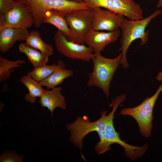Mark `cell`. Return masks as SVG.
<instances>
[{
	"label": "cell",
	"instance_id": "obj_15",
	"mask_svg": "<svg viewBox=\"0 0 162 162\" xmlns=\"http://www.w3.org/2000/svg\"><path fill=\"white\" fill-rule=\"evenodd\" d=\"M65 64L61 60L58 61L57 67L48 77L39 82L42 86L47 89H52L61 84L66 78L72 76L74 71L65 68Z\"/></svg>",
	"mask_w": 162,
	"mask_h": 162
},
{
	"label": "cell",
	"instance_id": "obj_1",
	"mask_svg": "<svg viewBox=\"0 0 162 162\" xmlns=\"http://www.w3.org/2000/svg\"><path fill=\"white\" fill-rule=\"evenodd\" d=\"M106 111L101 112V117L96 121H90L88 117L84 116L77 117L74 122L66 126L70 132L69 140L76 146L81 149L83 148V140L89 133L96 131L98 134L100 140L95 147L96 153L99 155L111 149L105 139V127L107 118Z\"/></svg>",
	"mask_w": 162,
	"mask_h": 162
},
{
	"label": "cell",
	"instance_id": "obj_19",
	"mask_svg": "<svg viewBox=\"0 0 162 162\" xmlns=\"http://www.w3.org/2000/svg\"><path fill=\"white\" fill-rule=\"evenodd\" d=\"M26 41V43L30 46L49 56L53 53L52 46L44 43L37 31L33 30L29 32Z\"/></svg>",
	"mask_w": 162,
	"mask_h": 162
},
{
	"label": "cell",
	"instance_id": "obj_22",
	"mask_svg": "<svg viewBox=\"0 0 162 162\" xmlns=\"http://www.w3.org/2000/svg\"><path fill=\"white\" fill-rule=\"evenodd\" d=\"M23 156L13 151H5L0 157L1 162H22Z\"/></svg>",
	"mask_w": 162,
	"mask_h": 162
},
{
	"label": "cell",
	"instance_id": "obj_2",
	"mask_svg": "<svg viewBox=\"0 0 162 162\" xmlns=\"http://www.w3.org/2000/svg\"><path fill=\"white\" fill-rule=\"evenodd\" d=\"M161 13V11L158 10L142 19L128 20L124 18L120 27L122 31L121 47L119 49L122 54L121 64L124 68H127L129 66L127 61L126 54L131 44L139 39L141 40V46L144 45L147 42L148 40L149 31H146V28L153 19Z\"/></svg>",
	"mask_w": 162,
	"mask_h": 162
},
{
	"label": "cell",
	"instance_id": "obj_17",
	"mask_svg": "<svg viewBox=\"0 0 162 162\" xmlns=\"http://www.w3.org/2000/svg\"><path fill=\"white\" fill-rule=\"evenodd\" d=\"M19 51L24 53L34 68L47 64L49 56L30 46L27 43H21L18 46Z\"/></svg>",
	"mask_w": 162,
	"mask_h": 162
},
{
	"label": "cell",
	"instance_id": "obj_21",
	"mask_svg": "<svg viewBox=\"0 0 162 162\" xmlns=\"http://www.w3.org/2000/svg\"><path fill=\"white\" fill-rule=\"evenodd\" d=\"M57 67V64L54 63L50 65L46 64L39 67L34 68L32 70L28 72L27 75L40 82L49 76L55 70Z\"/></svg>",
	"mask_w": 162,
	"mask_h": 162
},
{
	"label": "cell",
	"instance_id": "obj_13",
	"mask_svg": "<svg viewBox=\"0 0 162 162\" xmlns=\"http://www.w3.org/2000/svg\"><path fill=\"white\" fill-rule=\"evenodd\" d=\"M27 29L7 27L0 29V51L6 53L18 41L26 40L29 34Z\"/></svg>",
	"mask_w": 162,
	"mask_h": 162
},
{
	"label": "cell",
	"instance_id": "obj_9",
	"mask_svg": "<svg viewBox=\"0 0 162 162\" xmlns=\"http://www.w3.org/2000/svg\"><path fill=\"white\" fill-rule=\"evenodd\" d=\"M34 24L32 14L26 6L19 1L12 9L0 15V29L7 27L27 29Z\"/></svg>",
	"mask_w": 162,
	"mask_h": 162
},
{
	"label": "cell",
	"instance_id": "obj_5",
	"mask_svg": "<svg viewBox=\"0 0 162 162\" xmlns=\"http://www.w3.org/2000/svg\"><path fill=\"white\" fill-rule=\"evenodd\" d=\"M162 91V84L153 95L146 98L139 105L133 108H124L120 111V114L130 116L135 120L140 133L145 137L148 138L151 136L152 123L154 118L153 110L156 101Z\"/></svg>",
	"mask_w": 162,
	"mask_h": 162
},
{
	"label": "cell",
	"instance_id": "obj_16",
	"mask_svg": "<svg viewBox=\"0 0 162 162\" xmlns=\"http://www.w3.org/2000/svg\"><path fill=\"white\" fill-rule=\"evenodd\" d=\"M43 22L55 26L58 31L67 37L70 35V29L67 24L65 14L60 10L51 9L46 11L43 16Z\"/></svg>",
	"mask_w": 162,
	"mask_h": 162
},
{
	"label": "cell",
	"instance_id": "obj_8",
	"mask_svg": "<svg viewBox=\"0 0 162 162\" xmlns=\"http://www.w3.org/2000/svg\"><path fill=\"white\" fill-rule=\"evenodd\" d=\"M54 38L57 50L67 58L88 62L94 56L91 48L69 40L58 31L56 32Z\"/></svg>",
	"mask_w": 162,
	"mask_h": 162
},
{
	"label": "cell",
	"instance_id": "obj_6",
	"mask_svg": "<svg viewBox=\"0 0 162 162\" xmlns=\"http://www.w3.org/2000/svg\"><path fill=\"white\" fill-rule=\"evenodd\" d=\"M65 16L71 32L70 35L67 37L68 39L77 44H84L85 37L92 28L93 18L92 9H78Z\"/></svg>",
	"mask_w": 162,
	"mask_h": 162
},
{
	"label": "cell",
	"instance_id": "obj_14",
	"mask_svg": "<svg viewBox=\"0 0 162 162\" xmlns=\"http://www.w3.org/2000/svg\"><path fill=\"white\" fill-rule=\"evenodd\" d=\"M62 90L60 86L55 87L50 90H46L38 101L42 107L48 109L51 116L56 108L59 107L64 110L67 108L65 98L62 93Z\"/></svg>",
	"mask_w": 162,
	"mask_h": 162
},
{
	"label": "cell",
	"instance_id": "obj_12",
	"mask_svg": "<svg viewBox=\"0 0 162 162\" xmlns=\"http://www.w3.org/2000/svg\"><path fill=\"white\" fill-rule=\"evenodd\" d=\"M106 140L110 146L114 143H117L122 147L124 149L126 156L133 161L140 158L146 152L147 145L145 144L141 146H134L126 143L120 138L119 133L114 129L106 134Z\"/></svg>",
	"mask_w": 162,
	"mask_h": 162
},
{
	"label": "cell",
	"instance_id": "obj_23",
	"mask_svg": "<svg viewBox=\"0 0 162 162\" xmlns=\"http://www.w3.org/2000/svg\"><path fill=\"white\" fill-rule=\"evenodd\" d=\"M17 3V1L15 0H0V15L12 9Z\"/></svg>",
	"mask_w": 162,
	"mask_h": 162
},
{
	"label": "cell",
	"instance_id": "obj_25",
	"mask_svg": "<svg viewBox=\"0 0 162 162\" xmlns=\"http://www.w3.org/2000/svg\"><path fill=\"white\" fill-rule=\"evenodd\" d=\"M157 6L158 7L162 6V0H158Z\"/></svg>",
	"mask_w": 162,
	"mask_h": 162
},
{
	"label": "cell",
	"instance_id": "obj_7",
	"mask_svg": "<svg viewBox=\"0 0 162 162\" xmlns=\"http://www.w3.org/2000/svg\"><path fill=\"white\" fill-rule=\"evenodd\" d=\"M82 2L88 8H103L130 20L143 18L142 9L134 0H82Z\"/></svg>",
	"mask_w": 162,
	"mask_h": 162
},
{
	"label": "cell",
	"instance_id": "obj_18",
	"mask_svg": "<svg viewBox=\"0 0 162 162\" xmlns=\"http://www.w3.org/2000/svg\"><path fill=\"white\" fill-rule=\"evenodd\" d=\"M20 81L26 87L28 91V93L25 95L24 99L31 103H34L38 98H40L46 90L39 82L27 75L22 76Z\"/></svg>",
	"mask_w": 162,
	"mask_h": 162
},
{
	"label": "cell",
	"instance_id": "obj_24",
	"mask_svg": "<svg viewBox=\"0 0 162 162\" xmlns=\"http://www.w3.org/2000/svg\"><path fill=\"white\" fill-rule=\"evenodd\" d=\"M156 79L158 81H162V71L158 73L156 77Z\"/></svg>",
	"mask_w": 162,
	"mask_h": 162
},
{
	"label": "cell",
	"instance_id": "obj_3",
	"mask_svg": "<svg viewBox=\"0 0 162 162\" xmlns=\"http://www.w3.org/2000/svg\"><path fill=\"white\" fill-rule=\"evenodd\" d=\"M122 57L121 53L113 58L104 57L101 54H94L92 59L93 68L88 75L87 86H95L99 88L108 98L111 82L115 71L121 64Z\"/></svg>",
	"mask_w": 162,
	"mask_h": 162
},
{
	"label": "cell",
	"instance_id": "obj_26",
	"mask_svg": "<svg viewBox=\"0 0 162 162\" xmlns=\"http://www.w3.org/2000/svg\"><path fill=\"white\" fill-rule=\"evenodd\" d=\"M69 0L75 2H83L82 0Z\"/></svg>",
	"mask_w": 162,
	"mask_h": 162
},
{
	"label": "cell",
	"instance_id": "obj_11",
	"mask_svg": "<svg viewBox=\"0 0 162 162\" xmlns=\"http://www.w3.org/2000/svg\"><path fill=\"white\" fill-rule=\"evenodd\" d=\"M120 34L119 29L108 32L91 29L85 37V43L92 48L94 54H101L107 45L117 40Z\"/></svg>",
	"mask_w": 162,
	"mask_h": 162
},
{
	"label": "cell",
	"instance_id": "obj_10",
	"mask_svg": "<svg viewBox=\"0 0 162 162\" xmlns=\"http://www.w3.org/2000/svg\"><path fill=\"white\" fill-rule=\"evenodd\" d=\"M93 12L92 29L111 32L119 29L124 18L122 15L100 7L92 9Z\"/></svg>",
	"mask_w": 162,
	"mask_h": 162
},
{
	"label": "cell",
	"instance_id": "obj_4",
	"mask_svg": "<svg viewBox=\"0 0 162 162\" xmlns=\"http://www.w3.org/2000/svg\"><path fill=\"white\" fill-rule=\"evenodd\" d=\"M24 3L32 15L34 26L38 28L42 24L45 12L55 9L60 10L65 15L78 9L88 8L83 2L69 0H15Z\"/></svg>",
	"mask_w": 162,
	"mask_h": 162
},
{
	"label": "cell",
	"instance_id": "obj_20",
	"mask_svg": "<svg viewBox=\"0 0 162 162\" xmlns=\"http://www.w3.org/2000/svg\"><path fill=\"white\" fill-rule=\"evenodd\" d=\"M25 62L18 59L15 61H10L0 56V81L4 82L10 76L11 73L14 70V68L22 66Z\"/></svg>",
	"mask_w": 162,
	"mask_h": 162
}]
</instances>
